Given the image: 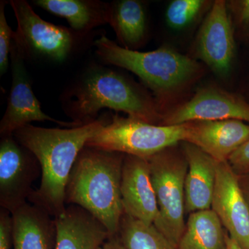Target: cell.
<instances>
[{
  "instance_id": "1",
  "label": "cell",
  "mask_w": 249,
  "mask_h": 249,
  "mask_svg": "<svg viewBox=\"0 0 249 249\" xmlns=\"http://www.w3.org/2000/svg\"><path fill=\"white\" fill-rule=\"evenodd\" d=\"M106 122L97 119L67 129L29 124L14 132V138L35 156L40 165V185L31 193L29 203L54 218L65 211V193L72 168L88 141Z\"/></svg>"
},
{
  "instance_id": "2",
  "label": "cell",
  "mask_w": 249,
  "mask_h": 249,
  "mask_svg": "<svg viewBox=\"0 0 249 249\" xmlns=\"http://www.w3.org/2000/svg\"><path fill=\"white\" fill-rule=\"evenodd\" d=\"M124 157L85 146L72 168L65 193V204L89 212L111 237L117 235L124 214L121 187Z\"/></svg>"
},
{
  "instance_id": "3",
  "label": "cell",
  "mask_w": 249,
  "mask_h": 249,
  "mask_svg": "<svg viewBox=\"0 0 249 249\" xmlns=\"http://www.w3.org/2000/svg\"><path fill=\"white\" fill-rule=\"evenodd\" d=\"M67 114L81 125L97 119L104 108L123 111L129 117L157 124L163 116L153 101L125 77L109 69L91 70L77 87Z\"/></svg>"
},
{
  "instance_id": "4",
  "label": "cell",
  "mask_w": 249,
  "mask_h": 249,
  "mask_svg": "<svg viewBox=\"0 0 249 249\" xmlns=\"http://www.w3.org/2000/svg\"><path fill=\"white\" fill-rule=\"evenodd\" d=\"M95 45L103 61L132 71L158 94L179 88L200 71L194 60L168 47L141 52L124 49L105 36Z\"/></svg>"
},
{
  "instance_id": "5",
  "label": "cell",
  "mask_w": 249,
  "mask_h": 249,
  "mask_svg": "<svg viewBox=\"0 0 249 249\" xmlns=\"http://www.w3.org/2000/svg\"><path fill=\"white\" fill-rule=\"evenodd\" d=\"M189 124L163 125L112 116L88 141L86 147L148 158L178 142H186Z\"/></svg>"
},
{
  "instance_id": "6",
  "label": "cell",
  "mask_w": 249,
  "mask_h": 249,
  "mask_svg": "<svg viewBox=\"0 0 249 249\" xmlns=\"http://www.w3.org/2000/svg\"><path fill=\"white\" fill-rule=\"evenodd\" d=\"M176 145L148 157L159 216L155 226L176 248L185 229V180L188 163Z\"/></svg>"
},
{
  "instance_id": "7",
  "label": "cell",
  "mask_w": 249,
  "mask_h": 249,
  "mask_svg": "<svg viewBox=\"0 0 249 249\" xmlns=\"http://www.w3.org/2000/svg\"><path fill=\"white\" fill-rule=\"evenodd\" d=\"M18 22L15 43L24 56L34 53L62 62L71 52L74 36L66 27L46 22L34 12L27 1H10Z\"/></svg>"
},
{
  "instance_id": "8",
  "label": "cell",
  "mask_w": 249,
  "mask_h": 249,
  "mask_svg": "<svg viewBox=\"0 0 249 249\" xmlns=\"http://www.w3.org/2000/svg\"><path fill=\"white\" fill-rule=\"evenodd\" d=\"M41 175L35 156L14 136L0 142V206L11 214L29 202L33 184Z\"/></svg>"
},
{
  "instance_id": "9",
  "label": "cell",
  "mask_w": 249,
  "mask_h": 249,
  "mask_svg": "<svg viewBox=\"0 0 249 249\" xmlns=\"http://www.w3.org/2000/svg\"><path fill=\"white\" fill-rule=\"evenodd\" d=\"M10 54L13 81L7 108L0 123L1 137L13 136L16 130L34 121H50L68 128L81 125L74 121L65 122L57 120L46 114L33 92L23 62L25 56L13 40Z\"/></svg>"
},
{
  "instance_id": "10",
  "label": "cell",
  "mask_w": 249,
  "mask_h": 249,
  "mask_svg": "<svg viewBox=\"0 0 249 249\" xmlns=\"http://www.w3.org/2000/svg\"><path fill=\"white\" fill-rule=\"evenodd\" d=\"M211 209L229 236L242 249H249V210L238 175L229 161L218 162Z\"/></svg>"
},
{
  "instance_id": "11",
  "label": "cell",
  "mask_w": 249,
  "mask_h": 249,
  "mask_svg": "<svg viewBox=\"0 0 249 249\" xmlns=\"http://www.w3.org/2000/svg\"><path fill=\"white\" fill-rule=\"evenodd\" d=\"M240 120L249 124V104L232 93L214 88H203L190 101L162 119L163 125L199 121Z\"/></svg>"
},
{
  "instance_id": "12",
  "label": "cell",
  "mask_w": 249,
  "mask_h": 249,
  "mask_svg": "<svg viewBox=\"0 0 249 249\" xmlns=\"http://www.w3.org/2000/svg\"><path fill=\"white\" fill-rule=\"evenodd\" d=\"M201 60L220 76L229 74L235 54V40L225 1H214L201 26L197 40Z\"/></svg>"
},
{
  "instance_id": "13",
  "label": "cell",
  "mask_w": 249,
  "mask_h": 249,
  "mask_svg": "<svg viewBox=\"0 0 249 249\" xmlns=\"http://www.w3.org/2000/svg\"><path fill=\"white\" fill-rule=\"evenodd\" d=\"M121 190L124 213L146 224H155L159 208L147 158L125 155Z\"/></svg>"
},
{
  "instance_id": "14",
  "label": "cell",
  "mask_w": 249,
  "mask_h": 249,
  "mask_svg": "<svg viewBox=\"0 0 249 249\" xmlns=\"http://www.w3.org/2000/svg\"><path fill=\"white\" fill-rule=\"evenodd\" d=\"M186 142L201 149L219 162L229 157L249 139V124L240 120L189 122Z\"/></svg>"
},
{
  "instance_id": "15",
  "label": "cell",
  "mask_w": 249,
  "mask_h": 249,
  "mask_svg": "<svg viewBox=\"0 0 249 249\" xmlns=\"http://www.w3.org/2000/svg\"><path fill=\"white\" fill-rule=\"evenodd\" d=\"M188 163L185 180V209L188 213L211 209L218 162L193 144L183 142Z\"/></svg>"
},
{
  "instance_id": "16",
  "label": "cell",
  "mask_w": 249,
  "mask_h": 249,
  "mask_svg": "<svg viewBox=\"0 0 249 249\" xmlns=\"http://www.w3.org/2000/svg\"><path fill=\"white\" fill-rule=\"evenodd\" d=\"M54 219V249H98L111 237L102 223L80 206L70 205Z\"/></svg>"
},
{
  "instance_id": "17",
  "label": "cell",
  "mask_w": 249,
  "mask_h": 249,
  "mask_svg": "<svg viewBox=\"0 0 249 249\" xmlns=\"http://www.w3.org/2000/svg\"><path fill=\"white\" fill-rule=\"evenodd\" d=\"M12 217L14 249H54L56 228L48 213L27 202Z\"/></svg>"
},
{
  "instance_id": "18",
  "label": "cell",
  "mask_w": 249,
  "mask_h": 249,
  "mask_svg": "<svg viewBox=\"0 0 249 249\" xmlns=\"http://www.w3.org/2000/svg\"><path fill=\"white\" fill-rule=\"evenodd\" d=\"M35 4L67 19L73 31L88 32L109 22V4L88 0H37Z\"/></svg>"
},
{
  "instance_id": "19",
  "label": "cell",
  "mask_w": 249,
  "mask_h": 249,
  "mask_svg": "<svg viewBox=\"0 0 249 249\" xmlns=\"http://www.w3.org/2000/svg\"><path fill=\"white\" fill-rule=\"evenodd\" d=\"M124 49L135 50L147 32L146 15L140 1L122 0L109 4V22Z\"/></svg>"
},
{
  "instance_id": "20",
  "label": "cell",
  "mask_w": 249,
  "mask_h": 249,
  "mask_svg": "<svg viewBox=\"0 0 249 249\" xmlns=\"http://www.w3.org/2000/svg\"><path fill=\"white\" fill-rule=\"evenodd\" d=\"M226 232L212 209L189 214L177 249H226Z\"/></svg>"
},
{
  "instance_id": "21",
  "label": "cell",
  "mask_w": 249,
  "mask_h": 249,
  "mask_svg": "<svg viewBox=\"0 0 249 249\" xmlns=\"http://www.w3.org/2000/svg\"><path fill=\"white\" fill-rule=\"evenodd\" d=\"M117 235L124 249H177L155 224H146L124 213Z\"/></svg>"
},
{
  "instance_id": "22",
  "label": "cell",
  "mask_w": 249,
  "mask_h": 249,
  "mask_svg": "<svg viewBox=\"0 0 249 249\" xmlns=\"http://www.w3.org/2000/svg\"><path fill=\"white\" fill-rule=\"evenodd\" d=\"M205 4L201 0H175L166 11V21L173 29H181L191 24Z\"/></svg>"
},
{
  "instance_id": "23",
  "label": "cell",
  "mask_w": 249,
  "mask_h": 249,
  "mask_svg": "<svg viewBox=\"0 0 249 249\" xmlns=\"http://www.w3.org/2000/svg\"><path fill=\"white\" fill-rule=\"evenodd\" d=\"M5 1L0 3V73L4 74L9 66V55L14 31L11 29L4 13Z\"/></svg>"
},
{
  "instance_id": "24",
  "label": "cell",
  "mask_w": 249,
  "mask_h": 249,
  "mask_svg": "<svg viewBox=\"0 0 249 249\" xmlns=\"http://www.w3.org/2000/svg\"><path fill=\"white\" fill-rule=\"evenodd\" d=\"M228 161L237 175L249 173V139L232 154Z\"/></svg>"
},
{
  "instance_id": "25",
  "label": "cell",
  "mask_w": 249,
  "mask_h": 249,
  "mask_svg": "<svg viewBox=\"0 0 249 249\" xmlns=\"http://www.w3.org/2000/svg\"><path fill=\"white\" fill-rule=\"evenodd\" d=\"M13 247L12 214L7 210L0 209V249Z\"/></svg>"
},
{
  "instance_id": "26",
  "label": "cell",
  "mask_w": 249,
  "mask_h": 249,
  "mask_svg": "<svg viewBox=\"0 0 249 249\" xmlns=\"http://www.w3.org/2000/svg\"><path fill=\"white\" fill-rule=\"evenodd\" d=\"M239 19L242 24H247L249 23V0L240 1Z\"/></svg>"
},
{
  "instance_id": "27",
  "label": "cell",
  "mask_w": 249,
  "mask_h": 249,
  "mask_svg": "<svg viewBox=\"0 0 249 249\" xmlns=\"http://www.w3.org/2000/svg\"><path fill=\"white\" fill-rule=\"evenodd\" d=\"M98 249H124L118 235L111 236Z\"/></svg>"
},
{
  "instance_id": "28",
  "label": "cell",
  "mask_w": 249,
  "mask_h": 249,
  "mask_svg": "<svg viewBox=\"0 0 249 249\" xmlns=\"http://www.w3.org/2000/svg\"><path fill=\"white\" fill-rule=\"evenodd\" d=\"M238 179L241 189L245 196L249 210V173L238 175Z\"/></svg>"
},
{
  "instance_id": "29",
  "label": "cell",
  "mask_w": 249,
  "mask_h": 249,
  "mask_svg": "<svg viewBox=\"0 0 249 249\" xmlns=\"http://www.w3.org/2000/svg\"><path fill=\"white\" fill-rule=\"evenodd\" d=\"M226 249H242L235 240H232L227 232H226Z\"/></svg>"
}]
</instances>
